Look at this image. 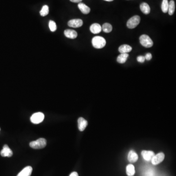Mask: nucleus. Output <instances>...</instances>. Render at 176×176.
Segmentation results:
<instances>
[{"mask_svg":"<svg viewBox=\"0 0 176 176\" xmlns=\"http://www.w3.org/2000/svg\"><path fill=\"white\" fill-rule=\"evenodd\" d=\"M48 25H49V28L50 30H51V31L54 32L55 31H56V29H57V25H56L55 22H54V21H52V20L49 21Z\"/></svg>","mask_w":176,"mask_h":176,"instance_id":"nucleus-24","label":"nucleus"},{"mask_svg":"<svg viewBox=\"0 0 176 176\" xmlns=\"http://www.w3.org/2000/svg\"><path fill=\"white\" fill-rule=\"evenodd\" d=\"M144 57H145V60L149 61V60H151V59H152V54L150 53H147V54H146L145 56H144Z\"/></svg>","mask_w":176,"mask_h":176,"instance_id":"nucleus-26","label":"nucleus"},{"mask_svg":"<svg viewBox=\"0 0 176 176\" xmlns=\"http://www.w3.org/2000/svg\"><path fill=\"white\" fill-rule=\"evenodd\" d=\"M92 42L93 47L98 49L104 48L106 44L105 39L101 36H95L92 38Z\"/></svg>","mask_w":176,"mask_h":176,"instance_id":"nucleus-1","label":"nucleus"},{"mask_svg":"<svg viewBox=\"0 0 176 176\" xmlns=\"http://www.w3.org/2000/svg\"><path fill=\"white\" fill-rule=\"evenodd\" d=\"M0 130H1V129H0Z\"/></svg>","mask_w":176,"mask_h":176,"instance_id":"nucleus-30","label":"nucleus"},{"mask_svg":"<svg viewBox=\"0 0 176 176\" xmlns=\"http://www.w3.org/2000/svg\"><path fill=\"white\" fill-rule=\"evenodd\" d=\"M132 50V47L128 45H123L119 47V51L120 54H128Z\"/></svg>","mask_w":176,"mask_h":176,"instance_id":"nucleus-15","label":"nucleus"},{"mask_svg":"<svg viewBox=\"0 0 176 176\" xmlns=\"http://www.w3.org/2000/svg\"><path fill=\"white\" fill-rule=\"evenodd\" d=\"M83 21L81 19H75L71 20L68 22V25L69 26L74 28H78L83 25Z\"/></svg>","mask_w":176,"mask_h":176,"instance_id":"nucleus-6","label":"nucleus"},{"mask_svg":"<svg viewBox=\"0 0 176 176\" xmlns=\"http://www.w3.org/2000/svg\"><path fill=\"white\" fill-rule=\"evenodd\" d=\"M104 1H113V0H104Z\"/></svg>","mask_w":176,"mask_h":176,"instance_id":"nucleus-29","label":"nucleus"},{"mask_svg":"<svg viewBox=\"0 0 176 176\" xmlns=\"http://www.w3.org/2000/svg\"><path fill=\"white\" fill-rule=\"evenodd\" d=\"M126 173L128 176H133L135 174V167L133 164H129L126 167Z\"/></svg>","mask_w":176,"mask_h":176,"instance_id":"nucleus-19","label":"nucleus"},{"mask_svg":"<svg viewBox=\"0 0 176 176\" xmlns=\"http://www.w3.org/2000/svg\"><path fill=\"white\" fill-rule=\"evenodd\" d=\"M79 9L81 11L82 13L84 14H88L91 11V9L89 7L86 5L85 4L82 3H79L78 4Z\"/></svg>","mask_w":176,"mask_h":176,"instance_id":"nucleus-14","label":"nucleus"},{"mask_svg":"<svg viewBox=\"0 0 176 176\" xmlns=\"http://www.w3.org/2000/svg\"><path fill=\"white\" fill-rule=\"evenodd\" d=\"M32 168L30 166L25 167L17 176H31L32 173Z\"/></svg>","mask_w":176,"mask_h":176,"instance_id":"nucleus-12","label":"nucleus"},{"mask_svg":"<svg viewBox=\"0 0 176 176\" xmlns=\"http://www.w3.org/2000/svg\"><path fill=\"white\" fill-rule=\"evenodd\" d=\"M139 41L143 47L147 48H151L153 45V42L147 35L143 34L139 37Z\"/></svg>","mask_w":176,"mask_h":176,"instance_id":"nucleus-3","label":"nucleus"},{"mask_svg":"<svg viewBox=\"0 0 176 176\" xmlns=\"http://www.w3.org/2000/svg\"><path fill=\"white\" fill-rule=\"evenodd\" d=\"M140 10L145 14H148L150 12V7L148 4L142 3L140 5Z\"/></svg>","mask_w":176,"mask_h":176,"instance_id":"nucleus-17","label":"nucleus"},{"mask_svg":"<svg viewBox=\"0 0 176 176\" xmlns=\"http://www.w3.org/2000/svg\"><path fill=\"white\" fill-rule=\"evenodd\" d=\"M142 155L143 159L147 161L151 160L152 158L155 156L154 153L151 151H142Z\"/></svg>","mask_w":176,"mask_h":176,"instance_id":"nucleus-11","label":"nucleus"},{"mask_svg":"<svg viewBox=\"0 0 176 176\" xmlns=\"http://www.w3.org/2000/svg\"><path fill=\"white\" fill-rule=\"evenodd\" d=\"M175 2L173 0H171L169 3L168 12L169 15H172L175 12Z\"/></svg>","mask_w":176,"mask_h":176,"instance_id":"nucleus-20","label":"nucleus"},{"mask_svg":"<svg viewBox=\"0 0 176 176\" xmlns=\"http://www.w3.org/2000/svg\"><path fill=\"white\" fill-rule=\"evenodd\" d=\"M1 155L3 157H11L13 155V152L8 145L5 144L1 151Z\"/></svg>","mask_w":176,"mask_h":176,"instance_id":"nucleus-8","label":"nucleus"},{"mask_svg":"<svg viewBox=\"0 0 176 176\" xmlns=\"http://www.w3.org/2000/svg\"><path fill=\"white\" fill-rule=\"evenodd\" d=\"M69 176H78V175L77 172H73Z\"/></svg>","mask_w":176,"mask_h":176,"instance_id":"nucleus-28","label":"nucleus"},{"mask_svg":"<svg viewBox=\"0 0 176 176\" xmlns=\"http://www.w3.org/2000/svg\"><path fill=\"white\" fill-rule=\"evenodd\" d=\"M82 0H70V1H72V3H80Z\"/></svg>","mask_w":176,"mask_h":176,"instance_id":"nucleus-27","label":"nucleus"},{"mask_svg":"<svg viewBox=\"0 0 176 176\" xmlns=\"http://www.w3.org/2000/svg\"><path fill=\"white\" fill-rule=\"evenodd\" d=\"M45 116L42 113H36L32 115L31 117V121L34 124H37L41 123L44 120Z\"/></svg>","mask_w":176,"mask_h":176,"instance_id":"nucleus-5","label":"nucleus"},{"mask_svg":"<svg viewBox=\"0 0 176 176\" xmlns=\"http://www.w3.org/2000/svg\"><path fill=\"white\" fill-rule=\"evenodd\" d=\"M102 31V28L98 23H94L90 27V31L93 34H98Z\"/></svg>","mask_w":176,"mask_h":176,"instance_id":"nucleus-13","label":"nucleus"},{"mask_svg":"<svg viewBox=\"0 0 176 176\" xmlns=\"http://www.w3.org/2000/svg\"><path fill=\"white\" fill-rule=\"evenodd\" d=\"M140 18L138 15L132 17L127 22V26L128 28L133 29L137 27L140 23Z\"/></svg>","mask_w":176,"mask_h":176,"instance_id":"nucleus-4","label":"nucleus"},{"mask_svg":"<svg viewBox=\"0 0 176 176\" xmlns=\"http://www.w3.org/2000/svg\"><path fill=\"white\" fill-rule=\"evenodd\" d=\"M145 59L144 56H142V55L139 56L137 57V61L140 62V63H143L145 61Z\"/></svg>","mask_w":176,"mask_h":176,"instance_id":"nucleus-25","label":"nucleus"},{"mask_svg":"<svg viewBox=\"0 0 176 176\" xmlns=\"http://www.w3.org/2000/svg\"><path fill=\"white\" fill-rule=\"evenodd\" d=\"M128 160L130 163H135L138 160V155L136 152L131 150L128 154Z\"/></svg>","mask_w":176,"mask_h":176,"instance_id":"nucleus-16","label":"nucleus"},{"mask_svg":"<svg viewBox=\"0 0 176 176\" xmlns=\"http://www.w3.org/2000/svg\"><path fill=\"white\" fill-rule=\"evenodd\" d=\"M168 7H169V2L168 0H163L161 4V10L163 13H166L168 12Z\"/></svg>","mask_w":176,"mask_h":176,"instance_id":"nucleus-22","label":"nucleus"},{"mask_svg":"<svg viewBox=\"0 0 176 176\" xmlns=\"http://www.w3.org/2000/svg\"><path fill=\"white\" fill-rule=\"evenodd\" d=\"M88 125V122L83 117H79L78 119V127L80 131H84Z\"/></svg>","mask_w":176,"mask_h":176,"instance_id":"nucleus-9","label":"nucleus"},{"mask_svg":"<svg viewBox=\"0 0 176 176\" xmlns=\"http://www.w3.org/2000/svg\"><path fill=\"white\" fill-rule=\"evenodd\" d=\"M128 57H129V54H121L117 57V62L120 64L125 63L127 61Z\"/></svg>","mask_w":176,"mask_h":176,"instance_id":"nucleus-18","label":"nucleus"},{"mask_svg":"<svg viewBox=\"0 0 176 176\" xmlns=\"http://www.w3.org/2000/svg\"><path fill=\"white\" fill-rule=\"evenodd\" d=\"M49 13V7L47 5H45L42 7L41 10H40V14L41 16H45Z\"/></svg>","mask_w":176,"mask_h":176,"instance_id":"nucleus-23","label":"nucleus"},{"mask_svg":"<svg viewBox=\"0 0 176 176\" xmlns=\"http://www.w3.org/2000/svg\"><path fill=\"white\" fill-rule=\"evenodd\" d=\"M102 30L105 33H110L112 31V26L109 23H106L103 25L101 27Z\"/></svg>","mask_w":176,"mask_h":176,"instance_id":"nucleus-21","label":"nucleus"},{"mask_svg":"<svg viewBox=\"0 0 176 176\" xmlns=\"http://www.w3.org/2000/svg\"><path fill=\"white\" fill-rule=\"evenodd\" d=\"M64 34L66 37L70 39H75L78 37L77 32L72 29H66L64 31Z\"/></svg>","mask_w":176,"mask_h":176,"instance_id":"nucleus-10","label":"nucleus"},{"mask_svg":"<svg viewBox=\"0 0 176 176\" xmlns=\"http://www.w3.org/2000/svg\"><path fill=\"white\" fill-rule=\"evenodd\" d=\"M47 145V140L44 138H40L37 140L31 142L29 143L31 147L34 149H40L45 147Z\"/></svg>","mask_w":176,"mask_h":176,"instance_id":"nucleus-2","label":"nucleus"},{"mask_svg":"<svg viewBox=\"0 0 176 176\" xmlns=\"http://www.w3.org/2000/svg\"><path fill=\"white\" fill-rule=\"evenodd\" d=\"M164 157L165 156L163 153L157 154L156 155L154 156L151 160L152 164L153 165H157L160 163L164 160Z\"/></svg>","mask_w":176,"mask_h":176,"instance_id":"nucleus-7","label":"nucleus"}]
</instances>
